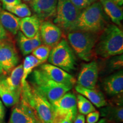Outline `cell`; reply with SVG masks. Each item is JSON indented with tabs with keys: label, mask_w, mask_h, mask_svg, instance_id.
Here are the masks:
<instances>
[{
	"label": "cell",
	"mask_w": 123,
	"mask_h": 123,
	"mask_svg": "<svg viewBox=\"0 0 123 123\" xmlns=\"http://www.w3.org/2000/svg\"><path fill=\"white\" fill-rule=\"evenodd\" d=\"M41 64H42V63L33 55H28L25 58L22 64L23 75L21 79V86L24 85L27 81V77L33 72L34 69Z\"/></svg>",
	"instance_id": "obj_23"
},
{
	"label": "cell",
	"mask_w": 123,
	"mask_h": 123,
	"mask_svg": "<svg viewBox=\"0 0 123 123\" xmlns=\"http://www.w3.org/2000/svg\"><path fill=\"white\" fill-rule=\"evenodd\" d=\"M112 1L120 7L123 5V0H112Z\"/></svg>",
	"instance_id": "obj_36"
},
{
	"label": "cell",
	"mask_w": 123,
	"mask_h": 123,
	"mask_svg": "<svg viewBox=\"0 0 123 123\" xmlns=\"http://www.w3.org/2000/svg\"><path fill=\"white\" fill-rule=\"evenodd\" d=\"M96 123H111L108 120H107V119H104H104H101L100 120L98 121V122Z\"/></svg>",
	"instance_id": "obj_37"
},
{
	"label": "cell",
	"mask_w": 123,
	"mask_h": 123,
	"mask_svg": "<svg viewBox=\"0 0 123 123\" xmlns=\"http://www.w3.org/2000/svg\"><path fill=\"white\" fill-rule=\"evenodd\" d=\"M17 34L18 46L23 55L25 56L31 53L33 48L30 38L26 37L21 31H19Z\"/></svg>",
	"instance_id": "obj_26"
},
{
	"label": "cell",
	"mask_w": 123,
	"mask_h": 123,
	"mask_svg": "<svg viewBox=\"0 0 123 123\" xmlns=\"http://www.w3.org/2000/svg\"><path fill=\"white\" fill-rule=\"evenodd\" d=\"M25 1H31V0H24Z\"/></svg>",
	"instance_id": "obj_38"
},
{
	"label": "cell",
	"mask_w": 123,
	"mask_h": 123,
	"mask_svg": "<svg viewBox=\"0 0 123 123\" xmlns=\"http://www.w3.org/2000/svg\"><path fill=\"white\" fill-rule=\"evenodd\" d=\"M41 21L35 14L21 18L19 29L28 38H32L39 32Z\"/></svg>",
	"instance_id": "obj_16"
},
{
	"label": "cell",
	"mask_w": 123,
	"mask_h": 123,
	"mask_svg": "<svg viewBox=\"0 0 123 123\" xmlns=\"http://www.w3.org/2000/svg\"><path fill=\"white\" fill-rule=\"evenodd\" d=\"M20 99L31 108L39 123H53L54 113L52 104L39 91L27 81L21 86Z\"/></svg>",
	"instance_id": "obj_1"
},
{
	"label": "cell",
	"mask_w": 123,
	"mask_h": 123,
	"mask_svg": "<svg viewBox=\"0 0 123 123\" xmlns=\"http://www.w3.org/2000/svg\"><path fill=\"white\" fill-rule=\"evenodd\" d=\"M103 89L111 96H116L123 92V71L121 70L110 75L103 81Z\"/></svg>",
	"instance_id": "obj_15"
},
{
	"label": "cell",
	"mask_w": 123,
	"mask_h": 123,
	"mask_svg": "<svg viewBox=\"0 0 123 123\" xmlns=\"http://www.w3.org/2000/svg\"><path fill=\"white\" fill-rule=\"evenodd\" d=\"M98 34L75 30L68 32L67 38L74 52L81 59L89 62L93 56L95 46L98 39Z\"/></svg>",
	"instance_id": "obj_4"
},
{
	"label": "cell",
	"mask_w": 123,
	"mask_h": 123,
	"mask_svg": "<svg viewBox=\"0 0 123 123\" xmlns=\"http://www.w3.org/2000/svg\"><path fill=\"white\" fill-rule=\"evenodd\" d=\"M51 49L50 46L42 44L34 49L31 53L34 56L39 60L42 63H43L48 59Z\"/></svg>",
	"instance_id": "obj_27"
},
{
	"label": "cell",
	"mask_w": 123,
	"mask_h": 123,
	"mask_svg": "<svg viewBox=\"0 0 123 123\" xmlns=\"http://www.w3.org/2000/svg\"><path fill=\"white\" fill-rule=\"evenodd\" d=\"M104 13L112 22L117 26H120L123 19V9L112 0H99Z\"/></svg>",
	"instance_id": "obj_18"
},
{
	"label": "cell",
	"mask_w": 123,
	"mask_h": 123,
	"mask_svg": "<svg viewBox=\"0 0 123 123\" xmlns=\"http://www.w3.org/2000/svg\"><path fill=\"white\" fill-rule=\"evenodd\" d=\"M8 123H39L31 108L20 99L12 111Z\"/></svg>",
	"instance_id": "obj_12"
},
{
	"label": "cell",
	"mask_w": 123,
	"mask_h": 123,
	"mask_svg": "<svg viewBox=\"0 0 123 123\" xmlns=\"http://www.w3.org/2000/svg\"><path fill=\"white\" fill-rule=\"evenodd\" d=\"M99 76V68L96 61L84 64L76 80L77 85L88 89L96 88Z\"/></svg>",
	"instance_id": "obj_10"
},
{
	"label": "cell",
	"mask_w": 123,
	"mask_h": 123,
	"mask_svg": "<svg viewBox=\"0 0 123 123\" xmlns=\"http://www.w3.org/2000/svg\"><path fill=\"white\" fill-rule=\"evenodd\" d=\"M76 106L78 111L83 115H87L96 111L94 105L87 98L80 94L77 95Z\"/></svg>",
	"instance_id": "obj_25"
},
{
	"label": "cell",
	"mask_w": 123,
	"mask_h": 123,
	"mask_svg": "<svg viewBox=\"0 0 123 123\" xmlns=\"http://www.w3.org/2000/svg\"><path fill=\"white\" fill-rule=\"evenodd\" d=\"M99 112L95 111L87 115L86 121H87V123H96L99 121Z\"/></svg>",
	"instance_id": "obj_29"
},
{
	"label": "cell",
	"mask_w": 123,
	"mask_h": 123,
	"mask_svg": "<svg viewBox=\"0 0 123 123\" xmlns=\"http://www.w3.org/2000/svg\"><path fill=\"white\" fill-rule=\"evenodd\" d=\"M2 5L13 6L20 4L22 3L21 0H0Z\"/></svg>",
	"instance_id": "obj_32"
},
{
	"label": "cell",
	"mask_w": 123,
	"mask_h": 123,
	"mask_svg": "<svg viewBox=\"0 0 123 123\" xmlns=\"http://www.w3.org/2000/svg\"><path fill=\"white\" fill-rule=\"evenodd\" d=\"M5 10L15 15L18 18H25L31 15V12L28 6L25 4H21L13 6L2 5Z\"/></svg>",
	"instance_id": "obj_24"
},
{
	"label": "cell",
	"mask_w": 123,
	"mask_h": 123,
	"mask_svg": "<svg viewBox=\"0 0 123 123\" xmlns=\"http://www.w3.org/2000/svg\"><path fill=\"white\" fill-rule=\"evenodd\" d=\"M51 104L54 113V122L68 114L71 115L75 119L78 115L76 97L73 92H67Z\"/></svg>",
	"instance_id": "obj_9"
},
{
	"label": "cell",
	"mask_w": 123,
	"mask_h": 123,
	"mask_svg": "<svg viewBox=\"0 0 123 123\" xmlns=\"http://www.w3.org/2000/svg\"><path fill=\"white\" fill-rule=\"evenodd\" d=\"M39 34L43 43L53 48L61 40L62 31L55 24L44 21L40 26Z\"/></svg>",
	"instance_id": "obj_13"
},
{
	"label": "cell",
	"mask_w": 123,
	"mask_h": 123,
	"mask_svg": "<svg viewBox=\"0 0 123 123\" xmlns=\"http://www.w3.org/2000/svg\"><path fill=\"white\" fill-rule=\"evenodd\" d=\"M22 75V64H19L12 71L9 76L1 80L10 90L15 91L21 92V79Z\"/></svg>",
	"instance_id": "obj_21"
},
{
	"label": "cell",
	"mask_w": 123,
	"mask_h": 123,
	"mask_svg": "<svg viewBox=\"0 0 123 123\" xmlns=\"http://www.w3.org/2000/svg\"><path fill=\"white\" fill-rule=\"evenodd\" d=\"M19 61V56L14 44L8 39L0 41V75H9Z\"/></svg>",
	"instance_id": "obj_8"
},
{
	"label": "cell",
	"mask_w": 123,
	"mask_h": 123,
	"mask_svg": "<svg viewBox=\"0 0 123 123\" xmlns=\"http://www.w3.org/2000/svg\"><path fill=\"white\" fill-rule=\"evenodd\" d=\"M73 123H85V117L83 115H77Z\"/></svg>",
	"instance_id": "obj_35"
},
{
	"label": "cell",
	"mask_w": 123,
	"mask_h": 123,
	"mask_svg": "<svg viewBox=\"0 0 123 123\" xmlns=\"http://www.w3.org/2000/svg\"><path fill=\"white\" fill-rule=\"evenodd\" d=\"M21 92L9 89L0 80V98L6 107H12L19 102Z\"/></svg>",
	"instance_id": "obj_22"
},
{
	"label": "cell",
	"mask_w": 123,
	"mask_h": 123,
	"mask_svg": "<svg viewBox=\"0 0 123 123\" xmlns=\"http://www.w3.org/2000/svg\"><path fill=\"white\" fill-rule=\"evenodd\" d=\"M49 63L70 73L75 69L76 58L68 42L62 39L53 47L48 58Z\"/></svg>",
	"instance_id": "obj_6"
},
{
	"label": "cell",
	"mask_w": 123,
	"mask_h": 123,
	"mask_svg": "<svg viewBox=\"0 0 123 123\" xmlns=\"http://www.w3.org/2000/svg\"><path fill=\"white\" fill-rule=\"evenodd\" d=\"M30 40L31 42L32 46H33V50L41 46V44H42V39H41V35H40L39 34V32H38V33L35 34V35L34 37L31 38Z\"/></svg>",
	"instance_id": "obj_30"
},
{
	"label": "cell",
	"mask_w": 123,
	"mask_h": 123,
	"mask_svg": "<svg viewBox=\"0 0 123 123\" xmlns=\"http://www.w3.org/2000/svg\"><path fill=\"white\" fill-rule=\"evenodd\" d=\"M58 0H31L30 5L41 21H46L56 14Z\"/></svg>",
	"instance_id": "obj_14"
},
{
	"label": "cell",
	"mask_w": 123,
	"mask_h": 123,
	"mask_svg": "<svg viewBox=\"0 0 123 123\" xmlns=\"http://www.w3.org/2000/svg\"><path fill=\"white\" fill-rule=\"evenodd\" d=\"M31 84L39 91L52 104L68 92L71 88L49 79L40 69L33 71Z\"/></svg>",
	"instance_id": "obj_5"
},
{
	"label": "cell",
	"mask_w": 123,
	"mask_h": 123,
	"mask_svg": "<svg viewBox=\"0 0 123 123\" xmlns=\"http://www.w3.org/2000/svg\"><path fill=\"white\" fill-rule=\"evenodd\" d=\"M98 39L95 53L101 58H109L123 53V33L118 26L108 24Z\"/></svg>",
	"instance_id": "obj_2"
},
{
	"label": "cell",
	"mask_w": 123,
	"mask_h": 123,
	"mask_svg": "<svg viewBox=\"0 0 123 123\" xmlns=\"http://www.w3.org/2000/svg\"><path fill=\"white\" fill-rule=\"evenodd\" d=\"M39 69L49 79L58 83L64 84L71 88L76 83V80L73 75L56 66L44 63L40 66Z\"/></svg>",
	"instance_id": "obj_11"
},
{
	"label": "cell",
	"mask_w": 123,
	"mask_h": 123,
	"mask_svg": "<svg viewBox=\"0 0 123 123\" xmlns=\"http://www.w3.org/2000/svg\"><path fill=\"white\" fill-rule=\"evenodd\" d=\"M8 37L7 31L4 29V27L0 23V41L8 39Z\"/></svg>",
	"instance_id": "obj_33"
},
{
	"label": "cell",
	"mask_w": 123,
	"mask_h": 123,
	"mask_svg": "<svg viewBox=\"0 0 123 123\" xmlns=\"http://www.w3.org/2000/svg\"><path fill=\"white\" fill-rule=\"evenodd\" d=\"M5 116V108L2 101L0 99V123H2Z\"/></svg>",
	"instance_id": "obj_34"
},
{
	"label": "cell",
	"mask_w": 123,
	"mask_h": 123,
	"mask_svg": "<svg viewBox=\"0 0 123 123\" xmlns=\"http://www.w3.org/2000/svg\"><path fill=\"white\" fill-rule=\"evenodd\" d=\"M20 19L5 10L0 3V23L6 30L12 34L16 35L19 30Z\"/></svg>",
	"instance_id": "obj_17"
},
{
	"label": "cell",
	"mask_w": 123,
	"mask_h": 123,
	"mask_svg": "<svg viewBox=\"0 0 123 123\" xmlns=\"http://www.w3.org/2000/svg\"><path fill=\"white\" fill-rule=\"evenodd\" d=\"M75 119L71 114L67 115L63 118L58 120L53 123H73Z\"/></svg>",
	"instance_id": "obj_31"
},
{
	"label": "cell",
	"mask_w": 123,
	"mask_h": 123,
	"mask_svg": "<svg viewBox=\"0 0 123 123\" xmlns=\"http://www.w3.org/2000/svg\"><path fill=\"white\" fill-rule=\"evenodd\" d=\"M81 11L69 0H58L54 23L67 32L73 30Z\"/></svg>",
	"instance_id": "obj_7"
},
{
	"label": "cell",
	"mask_w": 123,
	"mask_h": 123,
	"mask_svg": "<svg viewBox=\"0 0 123 123\" xmlns=\"http://www.w3.org/2000/svg\"><path fill=\"white\" fill-rule=\"evenodd\" d=\"M75 6L82 10L92 3V0H69Z\"/></svg>",
	"instance_id": "obj_28"
},
{
	"label": "cell",
	"mask_w": 123,
	"mask_h": 123,
	"mask_svg": "<svg viewBox=\"0 0 123 123\" xmlns=\"http://www.w3.org/2000/svg\"><path fill=\"white\" fill-rule=\"evenodd\" d=\"M101 116L111 123H121L123 121V104L106 105L100 110Z\"/></svg>",
	"instance_id": "obj_20"
},
{
	"label": "cell",
	"mask_w": 123,
	"mask_h": 123,
	"mask_svg": "<svg viewBox=\"0 0 123 123\" xmlns=\"http://www.w3.org/2000/svg\"><path fill=\"white\" fill-rule=\"evenodd\" d=\"M108 17L101 3L92 2L80 13L73 30H78L98 34L108 25Z\"/></svg>",
	"instance_id": "obj_3"
},
{
	"label": "cell",
	"mask_w": 123,
	"mask_h": 123,
	"mask_svg": "<svg viewBox=\"0 0 123 123\" xmlns=\"http://www.w3.org/2000/svg\"></svg>",
	"instance_id": "obj_39"
},
{
	"label": "cell",
	"mask_w": 123,
	"mask_h": 123,
	"mask_svg": "<svg viewBox=\"0 0 123 123\" xmlns=\"http://www.w3.org/2000/svg\"><path fill=\"white\" fill-rule=\"evenodd\" d=\"M75 90L87 98L91 103L98 108L103 107L107 105L105 97L102 93L96 89H88L79 85L75 86Z\"/></svg>",
	"instance_id": "obj_19"
}]
</instances>
